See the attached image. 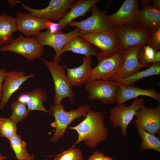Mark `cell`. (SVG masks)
Wrapping results in <instances>:
<instances>
[{"instance_id":"6da1fadb","label":"cell","mask_w":160,"mask_h":160,"mask_svg":"<svg viewBox=\"0 0 160 160\" xmlns=\"http://www.w3.org/2000/svg\"><path fill=\"white\" fill-rule=\"evenodd\" d=\"M85 116L79 124L69 127L76 131L78 135L77 140L71 147L84 142L88 147L94 148L108 137L109 131L105 126V116L102 112L91 109Z\"/></svg>"},{"instance_id":"7a4b0ae2","label":"cell","mask_w":160,"mask_h":160,"mask_svg":"<svg viewBox=\"0 0 160 160\" xmlns=\"http://www.w3.org/2000/svg\"><path fill=\"white\" fill-rule=\"evenodd\" d=\"M90 110L91 107L88 104H84L76 109L69 111L65 110V105L61 103L51 106L49 111L55 119L51 126L55 127V129L50 142L55 143L63 138L68 126L75 120L85 115Z\"/></svg>"},{"instance_id":"3957f363","label":"cell","mask_w":160,"mask_h":160,"mask_svg":"<svg viewBox=\"0 0 160 160\" xmlns=\"http://www.w3.org/2000/svg\"><path fill=\"white\" fill-rule=\"evenodd\" d=\"M42 60L50 71L54 82L55 89L54 104H60L63 99L68 97L71 104H74L75 94L66 74L65 65H60L58 62L55 60L52 61Z\"/></svg>"},{"instance_id":"277c9868","label":"cell","mask_w":160,"mask_h":160,"mask_svg":"<svg viewBox=\"0 0 160 160\" xmlns=\"http://www.w3.org/2000/svg\"><path fill=\"white\" fill-rule=\"evenodd\" d=\"M119 41V52L139 44L147 45L152 31L137 23L113 28Z\"/></svg>"},{"instance_id":"5b68a950","label":"cell","mask_w":160,"mask_h":160,"mask_svg":"<svg viewBox=\"0 0 160 160\" xmlns=\"http://www.w3.org/2000/svg\"><path fill=\"white\" fill-rule=\"evenodd\" d=\"M112 1L109 2L107 7L103 11L100 10L96 4L91 8L92 14L86 19L80 21H72L66 27L75 26L79 29L80 35L98 31L110 32L113 28L107 19L106 13Z\"/></svg>"},{"instance_id":"8992f818","label":"cell","mask_w":160,"mask_h":160,"mask_svg":"<svg viewBox=\"0 0 160 160\" xmlns=\"http://www.w3.org/2000/svg\"><path fill=\"white\" fill-rule=\"evenodd\" d=\"M145 99L142 98L135 99L131 105H126L124 103L111 108L109 111V119L114 128L119 127L122 135H128L127 128L137 111L145 106Z\"/></svg>"},{"instance_id":"52a82bcc","label":"cell","mask_w":160,"mask_h":160,"mask_svg":"<svg viewBox=\"0 0 160 160\" xmlns=\"http://www.w3.org/2000/svg\"><path fill=\"white\" fill-rule=\"evenodd\" d=\"M1 52H11L20 55L32 62L43 55L44 49L38 42L35 36L27 37L20 35L10 44L0 48Z\"/></svg>"},{"instance_id":"ba28073f","label":"cell","mask_w":160,"mask_h":160,"mask_svg":"<svg viewBox=\"0 0 160 160\" xmlns=\"http://www.w3.org/2000/svg\"><path fill=\"white\" fill-rule=\"evenodd\" d=\"M85 85L88 93L87 97L91 101L98 100L104 104L116 103L118 88L115 81L102 80H89Z\"/></svg>"},{"instance_id":"9c48e42d","label":"cell","mask_w":160,"mask_h":160,"mask_svg":"<svg viewBox=\"0 0 160 160\" xmlns=\"http://www.w3.org/2000/svg\"><path fill=\"white\" fill-rule=\"evenodd\" d=\"M79 36L99 48L103 58L119 52V39L113 31H98Z\"/></svg>"},{"instance_id":"30bf717a","label":"cell","mask_w":160,"mask_h":160,"mask_svg":"<svg viewBox=\"0 0 160 160\" xmlns=\"http://www.w3.org/2000/svg\"><path fill=\"white\" fill-rule=\"evenodd\" d=\"M75 0H51L46 8L34 9L22 3V7L32 16L40 18L60 21L65 15L71 6L76 1Z\"/></svg>"},{"instance_id":"8fae6325","label":"cell","mask_w":160,"mask_h":160,"mask_svg":"<svg viewBox=\"0 0 160 160\" xmlns=\"http://www.w3.org/2000/svg\"><path fill=\"white\" fill-rule=\"evenodd\" d=\"M79 36V29L76 28L65 33H53L47 30L40 32L35 37L41 46H48L54 50L56 55L54 60L59 63L61 61V51L65 44L72 38Z\"/></svg>"},{"instance_id":"7c38bea8","label":"cell","mask_w":160,"mask_h":160,"mask_svg":"<svg viewBox=\"0 0 160 160\" xmlns=\"http://www.w3.org/2000/svg\"><path fill=\"white\" fill-rule=\"evenodd\" d=\"M145 46L139 44L130 47L120 52L124 61L121 68L109 80L116 81L125 78L141 71L143 68L148 66L140 64L139 62L137 55L142 47Z\"/></svg>"},{"instance_id":"4fadbf2b","label":"cell","mask_w":160,"mask_h":160,"mask_svg":"<svg viewBox=\"0 0 160 160\" xmlns=\"http://www.w3.org/2000/svg\"><path fill=\"white\" fill-rule=\"evenodd\" d=\"M135 116V126H140L154 135L160 133V103L155 108L145 106L137 111Z\"/></svg>"},{"instance_id":"5bb4252c","label":"cell","mask_w":160,"mask_h":160,"mask_svg":"<svg viewBox=\"0 0 160 160\" xmlns=\"http://www.w3.org/2000/svg\"><path fill=\"white\" fill-rule=\"evenodd\" d=\"M15 18L18 30L27 37L36 36L41 30L47 29L53 22L33 16L27 12L17 13Z\"/></svg>"},{"instance_id":"9a60e30c","label":"cell","mask_w":160,"mask_h":160,"mask_svg":"<svg viewBox=\"0 0 160 160\" xmlns=\"http://www.w3.org/2000/svg\"><path fill=\"white\" fill-rule=\"evenodd\" d=\"M139 2L137 0H126L117 12L112 15H107L108 21L113 28L137 23L136 14Z\"/></svg>"},{"instance_id":"2e32d148","label":"cell","mask_w":160,"mask_h":160,"mask_svg":"<svg viewBox=\"0 0 160 160\" xmlns=\"http://www.w3.org/2000/svg\"><path fill=\"white\" fill-rule=\"evenodd\" d=\"M123 64L120 52L111 57L103 58L92 68L89 80H109L121 68Z\"/></svg>"},{"instance_id":"e0dca14e","label":"cell","mask_w":160,"mask_h":160,"mask_svg":"<svg viewBox=\"0 0 160 160\" xmlns=\"http://www.w3.org/2000/svg\"><path fill=\"white\" fill-rule=\"evenodd\" d=\"M35 76L34 73L25 75L24 71H12L7 72L2 86L0 109L2 110L4 108L12 95L24 82Z\"/></svg>"},{"instance_id":"ac0fdd59","label":"cell","mask_w":160,"mask_h":160,"mask_svg":"<svg viewBox=\"0 0 160 160\" xmlns=\"http://www.w3.org/2000/svg\"><path fill=\"white\" fill-rule=\"evenodd\" d=\"M118 85L116 103L117 105L124 103L132 99L137 98L140 96L150 97L160 103V93L154 88L143 89L132 85L124 86Z\"/></svg>"},{"instance_id":"d6986e66","label":"cell","mask_w":160,"mask_h":160,"mask_svg":"<svg viewBox=\"0 0 160 160\" xmlns=\"http://www.w3.org/2000/svg\"><path fill=\"white\" fill-rule=\"evenodd\" d=\"M100 0H79L76 1L70 7V10L57 23V33H62V30L67 25L79 17L84 16Z\"/></svg>"},{"instance_id":"ffe728a7","label":"cell","mask_w":160,"mask_h":160,"mask_svg":"<svg viewBox=\"0 0 160 160\" xmlns=\"http://www.w3.org/2000/svg\"><path fill=\"white\" fill-rule=\"evenodd\" d=\"M82 64L79 66L73 68L65 66L67 75L73 87H79L85 84L89 80L92 68L91 65V57L84 56Z\"/></svg>"},{"instance_id":"44dd1931","label":"cell","mask_w":160,"mask_h":160,"mask_svg":"<svg viewBox=\"0 0 160 160\" xmlns=\"http://www.w3.org/2000/svg\"><path fill=\"white\" fill-rule=\"evenodd\" d=\"M67 51L84 55L87 57L94 55L97 57L98 62L103 58L101 52L79 36L72 38L65 43L61 50V55Z\"/></svg>"},{"instance_id":"7402d4cb","label":"cell","mask_w":160,"mask_h":160,"mask_svg":"<svg viewBox=\"0 0 160 160\" xmlns=\"http://www.w3.org/2000/svg\"><path fill=\"white\" fill-rule=\"evenodd\" d=\"M137 23L152 32L160 28V9L152 6L138 10L136 14Z\"/></svg>"},{"instance_id":"603a6c76","label":"cell","mask_w":160,"mask_h":160,"mask_svg":"<svg viewBox=\"0 0 160 160\" xmlns=\"http://www.w3.org/2000/svg\"><path fill=\"white\" fill-rule=\"evenodd\" d=\"M15 17L6 13L0 15V46L11 44L13 33L17 30Z\"/></svg>"},{"instance_id":"cb8c5ba5","label":"cell","mask_w":160,"mask_h":160,"mask_svg":"<svg viewBox=\"0 0 160 160\" xmlns=\"http://www.w3.org/2000/svg\"><path fill=\"white\" fill-rule=\"evenodd\" d=\"M160 75V62L153 64L148 68L140 71L125 78L116 81L124 86L132 85L140 79L154 75Z\"/></svg>"},{"instance_id":"d4e9b609","label":"cell","mask_w":160,"mask_h":160,"mask_svg":"<svg viewBox=\"0 0 160 160\" xmlns=\"http://www.w3.org/2000/svg\"><path fill=\"white\" fill-rule=\"evenodd\" d=\"M27 93L30 98L27 104V108L29 112L40 111L50 113L43 105L47 99V93L45 90L40 87L29 91Z\"/></svg>"},{"instance_id":"484cf974","label":"cell","mask_w":160,"mask_h":160,"mask_svg":"<svg viewBox=\"0 0 160 160\" xmlns=\"http://www.w3.org/2000/svg\"><path fill=\"white\" fill-rule=\"evenodd\" d=\"M135 127L141 138L140 146L141 149H153L160 153V138L147 132L140 126Z\"/></svg>"},{"instance_id":"4316f807","label":"cell","mask_w":160,"mask_h":160,"mask_svg":"<svg viewBox=\"0 0 160 160\" xmlns=\"http://www.w3.org/2000/svg\"><path fill=\"white\" fill-rule=\"evenodd\" d=\"M10 147L12 149L17 160H24L30 154L26 148V143L21 138L20 136L17 134L8 140Z\"/></svg>"},{"instance_id":"83f0119b","label":"cell","mask_w":160,"mask_h":160,"mask_svg":"<svg viewBox=\"0 0 160 160\" xmlns=\"http://www.w3.org/2000/svg\"><path fill=\"white\" fill-rule=\"evenodd\" d=\"M12 113L9 118L16 124L23 121L28 116L29 111L26 105L17 100L13 101L11 105Z\"/></svg>"},{"instance_id":"f1b7e54d","label":"cell","mask_w":160,"mask_h":160,"mask_svg":"<svg viewBox=\"0 0 160 160\" xmlns=\"http://www.w3.org/2000/svg\"><path fill=\"white\" fill-rule=\"evenodd\" d=\"M16 124L9 118H0V136L9 139L17 134Z\"/></svg>"},{"instance_id":"f546056e","label":"cell","mask_w":160,"mask_h":160,"mask_svg":"<svg viewBox=\"0 0 160 160\" xmlns=\"http://www.w3.org/2000/svg\"><path fill=\"white\" fill-rule=\"evenodd\" d=\"M156 52L148 45L143 46L140 50L137 55L139 63L142 65L148 66L151 63H155L154 56Z\"/></svg>"},{"instance_id":"4dcf8cb0","label":"cell","mask_w":160,"mask_h":160,"mask_svg":"<svg viewBox=\"0 0 160 160\" xmlns=\"http://www.w3.org/2000/svg\"><path fill=\"white\" fill-rule=\"evenodd\" d=\"M53 160H84L81 150L71 147L62 153L57 154Z\"/></svg>"},{"instance_id":"1f68e13d","label":"cell","mask_w":160,"mask_h":160,"mask_svg":"<svg viewBox=\"0 0 160 160\" xmlns=\"http://www.w3.org/2000/svg\"><path fill=\"white\" fill-rule=\"evenodd\" d=\"M147 45L155 52L160 49V28L152 32L148 39Z\"/></svg>"},{"instance_id":"d6a6232c","label":"cell","mask_w":160,"mask_h":160,"mask_svg":"<svg viewBox=\"0 0 160 160\" xmlns=\"http://www.w3.org/2000/svg\"><path fill=\"white\" fill-rule=\"evenodd\" d=\"M7 72L6 68L0 69V102H1L2 98V83L4 81L5 77Z\"/></svg>"},{"instance_id":"836d02e7","label":"cell","mask_w":160,"mask_h":160,"mask_svg":"<svg viewBox=\"0 0 160 160\" xmlns=\"http://www.w3.org/2000/svg\"><path fill=\"white\" fill-rule=\"evenodd\" d=\"M105 156L102 153L96 151L89 156L87 160H102Z\"/></svg>"},{"instance_id":"e575fe53","label":"cell","mask_w":160,"mask_h":160,"mask_svg":"<svg viewBox=\"0 0 160 160\" xmlns=\"http://www.w3.org/2000/svg\"><path fill=\"white\" fill-rule=\"evenodd\" d=\"M29 95L26 93L20 95L18 97L17 100L19 102L27 105V104L29 101Z\"/></svg>"},{"instance_id":"d590c367","label":"cell","mask_w":160,"mask_h":160,"mask_svg":"<svg viewBox=\"0 0 160 160\" xmlns=\"http://www.w3.org/2000/svg\"><path fill=\"white\" fill-rule=\"evenodd\" d=\"M140 4V7L143 8L151 6L153 4V0H142Z\"/></svg>"},{"instance_id":"8d00e7d4","label":"cell","mask_w":160,"mask_h":160,"mask_svg":"<svg viewBox=\"0 0 160 160\" xmlns=\"http://www.w3.org/2000/svg\"><path fill=\"white\" fill-rule=\"evenodd\" d=\"M152 4V7L156 9H160V0H153Z\"/></svg>"},{"instance_id":"74e56055","label":"cell","mask_w":160,"mask_h":160,"mask_svg":"<svg viewBox=\"0 0 160 160\" xmlns=\"http://www.w3.org/2000/svg\"><path fill=\"white\" fill-rule=\"evenodd\" d=\"M154 60L155 63L160 62V51L156 52L155 54Z\"/></svg>"},{"instance_id":"f35d334b","label":"cell","mask_w":160,"mask_h":160,"mask_svg":"<svg viewBox=\"0 0 160 160\" xmlns=\"http://www.w3.org/2000/svg\"><path fill=\"white\" fill-rule=\"evenodd\" d=\"M8 1L9 4L11 7L14 6L19 3L21 2L20 1L16 0H9Z\"/></svg>"},{"instance_id":"ab89813d","label":"cell","mask_w":160,"mask_h":160,"mask_svg":"<svg viewBox=\"0 0 160 160\" xmlns=\"http://www.w3.org/2000/svg\"><path fill=\"white\" fill-rule=\"evenodd\" d=\"M24 160H35L34 156L32 154H30L28 157Z\"/></svg>"},{"instance_id":"60d3db41","label":"cell","mask_w":160,"mask_h":160,"mask_svg":"<svg viewBox=\"0 0 160 160\" xmlns=\"http://www.w3.org/2000/svg\"><path fill=\"white\" fill-rule=\"evenodd\" d=\"M102 160H113L109 156H105Z\"/></svg>"},{"instance_id":"b9f144b4","label":"cell","mask_w":160,"mask_h":160,"mask_svg":"<svg viewBox=\"0 0 160 160\" xmlns=\"http://www.w3.org/2000/svg\"><path fill=\"white\" fill-rule=\"evenodd\" d=\"M7 159L6 156L3 155L0 153V160H5Z\"/></svg>"}]
</instances>
